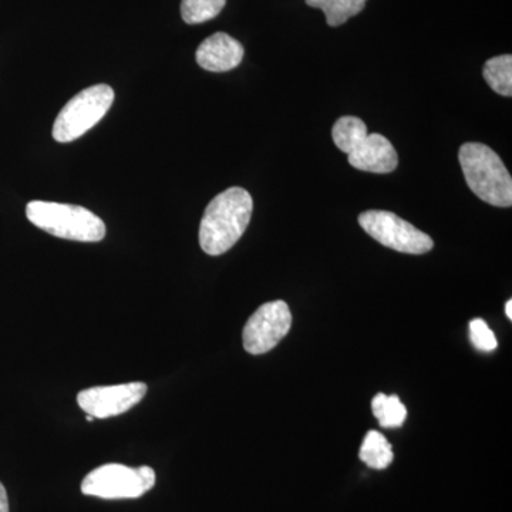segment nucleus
I'll list each match as a JSON object with an SVG mask.
<instances>
[{
  "mask_svg": "<svg viewBox=\"0 0 512 512\" xmlns=\"http://www.w3.org/2000/svg\"><path fill=\"white\" fill-rule=\"evenodd\" d=\"M254 201L244 188L232 187L208 204L200 225V245L205 254H225L239 241L251 222Z\"/></svg>",
  "mask_w": 512,
  "mask_h": 512,
  "instance_id": "obj_1",
  "label": "nucleus"
},
{
  "mask_svg": "<svg viewBox=\"0 0 512 512\" xmlns=\"http://www.w3.org/2000/svg\"><path fill=\"white\" fill-rule=\"evenodd\" d=\"M458 160L468 187L480 200L494 207H511V174L494 150L485 144L466 143L460 148Z\"/></svg>",
  "mask_w": 512,
  "mask_h": 512,
  "instance_id": "obj_2",
  "label": "nucleus"
},
{
  "mask_svg": "<svg viewBox=\"0 0 512 512\" xmlns=\"http://www.w3.org/2000/svg\"><path fill=\"white\" fill-rule=\"evenodd\" d=\"M26 217L53 237L79 242H100L106 237V224L87 208L59 202L30 201Z\"/></svg>",
  "mask_w": 512,
  "mask_h": 512,
  "instance_id": "obj_3",
  "label": "nucleus"
},
{
  "mask_svg": "<svg viewBox=\"0 0 512 512\" xmlns=\"http://www.w3.org/2000/svg\"><path fill=\"white\" fill-rule=\"evenodd\" d=\"M114 90L109 84H96L77 93L60 110L53 124V138L57 143H70L84 136L110 110Z\"/></svg>",
  "mask_w": 512,
  "mask_h": 512,
  "instance_id": "obj_4",
  "label": "nucleus"
},
{
  "mask_svg": "<svg viewBox=\"0 0 512 512\" xmlns=\"http://www.w3.org/2000/svg\"><path fill=\"white\" fill-rule=\"evenodd\" d=\"M156 485L153 468H131L123 464H104L84 477L82 493L104 500L138 498Z\"/></svg>",
  "mask_w": 512,
  "mask_h": 512,
  "instance_id": "obj_5",
  "label": "nucleus"
},
{
  "mask_svg": "<svg viewBox=\"0 0 512 512\" xmlns=\"http://www.w3.org/2000/svg\"><path fill=\"white\" fill-rule=\"evenodd\" d=\"M360 227L384 247L403 254L423 255L434 247L433 239L410 222L389 211H366L359 215Z\"/></svg>",
  "mask_w": 512,
  "mask_h": 512,
  "instance_id": "obj_6",
  "label": "nucleus"
},
{
  "mask_svg": "<svg viewBox=\"0 0 512 512\" xmlns=\"http://www.w3.org/2000/svg\"><path fill=\"white\" fill-rule=\"evenodd\" d=\"M292 326V313L288 303L274 301L264 303L248 319L242 333L244 349L251 355H264L276 348L288 335Z\"/></svg>",
  "mask_w": 512,
  "mask_h": 512,
  "instance_id": "obj_7",
  "label": "nucleus"
},
{
  "mask_svg": "<svg viewBox=\"0 0 512 512\" xmlns=\"http://www.w3.org/2000/svg\"><path fill=\"white\" fill-rule=\"evenodd\" d=\"M146 394L147 384L141 382L90 387L79 393L77 403L84 413L94 419H109L133 409Z\"/></svg>",
  "mask_w": 512,
  "mask_h": 512,
  "instance_id": "obj_8",
  "label": "nucleus"
},
{
  "mask_svg": "<svg viewBox=\"0 0 512 512\" xmlns=\"http://www.w3.org/2000/svg\"><path fill=\"white\" fill-rule=\"evenodd\" d=\"M245 50L237 39L224 32L205 39L195 53L200 67L208 72L224 73L235 69L244 59Z\"/></svg>",
  "mask_w": 512,
  "mask_h": 512,
  "instance_id": "obj_9",
  "label": "nucleus"
},
{
  "mask_svg": "<svg viewBox=\"0 0 512 512\" xmlns=\"http://www.w3.org/2000/svg\"><path fill=\"white\" fill-rule=\"evenodd\" d=\"M348 156L352 167L367 173H393L399 164V157L393 144L382 134L377 133L367 134L365 140Z\"/></svg>",
  "mask_w": 512,
  "mask_h": 512,
  "instance_id": "obj_10",
  "label": "nucleus"
},
{
  "mask_svg": "<svg viewBox=\"0 0 512 512\" xmlns=\"http://www.w3.org/2000/svg\"><path fill=\"white\" fill-rule=\"evenodd\" d=\"M359 457L367 467L384 470L394 460L392 444L379 431H369L360 447Z\"/></svg>",
  "mask_w": 512,
  "mask_h": 512,
  "instance_id": "obj_11",
  "label": "nucleus"
},
{
  "mask_svg": "<svg viewBox=\"0 0 512 512\" xmlns=\"http://www.w3.org/2000/svg\"><path fill=\"white\" fill-rule=\"evenodd\" d=\"M367 0H306V5L320 9L326 16V22L332 28H338L353 16L365 9Z\"/></svg>",
  "mask_w": 512,
  "mask_h": 512,
  "instance_id": "obj_12",
  "label": "nucleus"
},
{
  "mask_svg": "<svg viewBox=\"0 0 512 512\" xmlns=\"http://www.w3.org/2000/svg\"><path fill=\"white\" fill-rule=\"evenodd\" d=\"M367 134L365 121L353 116L340 117L332 130L333 143L346 154L352 153Z\"/></svg>",
  "mask_w": 512,
  "mask_h": 512,
  "instance_id": "obj_13",
  "label": "nucleus"
},
{
  "mask_svg": "<svg viewBox=\"0 0 512 512\" xmlns=\"http://www.w3.org/2000/svg\"><path fill=\"white\" fill-rule=\"evenodd\" d=\"M484 79L495 93L512 96V56L503 55L487 60L483 69Z\"/></svg>",
  "mask_w": 512,
  "mask_h": 512,
  "instance_id": "obj_14",
  "label": "nucleus"
},
{
  "mask_svg": "<svg viewBox=\"0 0 512 512\" xmlns=\"http://www.w3.org/2000/svg\"><path fill=\"white\" fill-rule=\"evenodd\" d=\"M372 410L383 429L402 427L407 419L406 406L400 402L399 396L376 394L372 402Z\"/></svg>",
  "mask_w": 512,
  "mask_h": 512,
  "instance_id": "obj_15",
  "label": "nucleus"
},
{
  "mask_svg": "<svg viewBox=\"0 0 512 512\" xmlns=\"http://www.w3.org/2000/svg\"><path fill=\"white\" fill-rule=\"evenodd\" d=\"M227 0H183L181 16L188 25H200L217 18L225 8Z\"/></svg>",
  "mask_w": 512,
  "mask_h": 512,
  "instance_id": "obj_16",
  "label": "nucleus"
},
{
  "mask_svg": "<svg viewBox=\"0 0 512 512\" xmlns=\"http://www.w3.org/2000/svg\"><path fill=\"white\" fill-rule=\"evenodd\" d=\"M470 340L474 348L480 352H494L498 348L497 338L493 330L483 319H473L470 322Z\"/></svg>",
  "mask_w": 512,
  "mask_h": 512,
  "instance_id": "obj_17",
  "label": "nucleus"
},
{
  "mask_svg": "<svg viewBox=\"0 0 512 512\" xmlns=\"http://www.w3.org/2000/svg\"><path fill=\"white\" fill-rule=\"evenodd\" d=\"M0 512H10L8 493L2 483H0Z\"/></svg>",
  "mask_w": 512,
  "mask_h": 512,
  "instance_id": "obj_18",
  "label": "nucleus"
},
{
  "mask_svg": "<svg viewBox=\"0 0 512 512\" xmlns=\"http://www.w3.org/2000/svg\"><path fill=\"white\" fill-rule=\"evenodd\" d=\"M505 315L508 316V319H512V301L510 299V301H508L507 303H505Z\"/></svg>",
  "mask_w": 512,
  "mask_h": 512,
  "instance_id": "obj_19",
  "label": "nucleus"
}]
</instances>
